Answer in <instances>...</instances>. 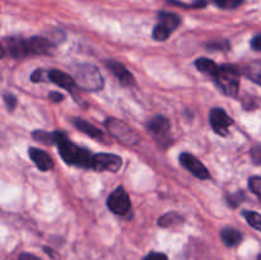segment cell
Listing matches in <instances>:
<instances>
[{"mask_svg":"<svg viewBox=\"0 0 261 260\" xmlns=\"http://www.w3.org/2000/svg\"><path fill=\"white\" fill-rule=\"evenodd\" d=\"M18 260H41V259H38L37 256H35V255H32V254L23 252V254L19 255V259Z\"/></svg>","mask_w":261,"mask_h":260,"instance_id":"d6a6232c","label":"cell"},{"mask_svg":"<svg viewBox=\"0 0 261 260\" xmlns=\"http://www.w3.org/2000/svg\"><path fill=\"white\" fill-rule=\"evenodd\" d=\"M195 66L198 68L199 71H201V73L204 74H208V75L214 78V76L217 75V73H218L219 66L221 65L216 64L213 60H211V59L199 58L198 60L195 61Z\"/></svg>","mask_w":261,"mask_h":260,"instance_id":"ac0fdd59","label":"cell"},{"mask_svg":"<svg viewBox=\"0 0 261 260\" xmlns=\"http://www.w3.org/2000/svg\"><path fill=\"white\" fill-rule=\"evenodd\" d=\"M208 47L211 48V50H227L228 48V43L227 42H213L211 43V45H208Z\"/></svg>","mask_w":261,"mask_h":260,"instance_id":"f546056e","label":"cell"},{"mask_svg":"<svg viewBox=\"0 0 261 260\" xmlns=\"http://www.w3.org/2000/svg\"><path fill=\"white\" fill-rule=\"evenodd\" d=\"M251 47L256 51H261V35L255 36L251 40Z\"/></svg>","mask_w":261,"mask_h":260,"instance_id":"4dcf8cb0","label":"cell"},{"mask_svg":"<svg viewBox=\"0 0 261 260\" xmlns=\"http://www.w3.org/2000/svg\"><path fill=\"white\" fill-rule=\"evenodd\" d=\"M122 160L116 154H109V153H99L94 154L92 158L91 168L94 171H109V172H117L121 168Z\"/></svg>","mask_w":261,"mask_h":260,"instance_id":"5b68a950","label":"cell"},{"mask_svg":"<svg viewBox=\"0 0 261 260\" xmlns=\"http://www.w3.org/2000/svg\"><path fill=\"white\" fill-rule=\"evenodd\" d=\"M8 54L14 59H22L30 55L27 40L20 37H7L3 41V55Z\"/></svg>","mask_w":261,"mask_h":260,"instance_id":"ba28073f","label":"cell"},{"mask_svg":"<svg viewBox=\"0 0 261 260\" xmlns=\"http://www.w3.org/2000/svg\"><path fill=\"white\" fill-rule=\"evenodd\" d=\"M73 124L76 129L81 130L82 133L87 134L88 137H92L94 138V139H98V140L103 139V133H102V130H99L98 127H96L94 125H92L91 122L86 121V120L74 119Z\"/></svg>","mask_w":261,"mask_h":260,"instance_id":"9a60e30c","label":"cell"},{"mask_svg":"<svg viewBox=\"0 0 261 260\" xmlns=\"http://www.w3.org/2000/svg\"><path fill=\"white\" fill-rule=\"evenodd\" d=\"M214 4L221 9H234L244 3V0H213Z\"/></svg>","mask_w":261,"mask_h":260,"instance_id":"603a6c76","label":"cell"},{"mask_svg":"<svg viewBox=\"0 0 261 260\" xmlns=\"http://www.w3.org/2000/svg\"><path fill=\"white\" fill-rule=\"evenodd\" d=\"M249 188L254 194H256L261 200V177L260 176H254L249 180Z\"/></svg>","mask_w":261,"mask_h":260,"instance_id":"d4e9b609","label":"cell"},{"mask_svg":"<svg viewBox=\"0 0 261 260\" xmlns=\"http://www.w3.org/2000/svg\"><path fill=\"white\" fill-rule=\"evenodd\" d=\"M48 97H50L51 101H54V102H61L64 99L63 94L58 93V92H51V93L48 94Z\"/></svg>","mask_w":261,"mask_h":260,"instance_id":"1f68e13d","label":"cell"},{"mask_svg":"<svg viewBox=\"0 0 261 260\" xmlns=\"http://www.w3.org/2000/svg\"><path fill=\"white\" fill-rule=\"evenodd\" d=\"M252 162L256 165H261V145H255L251 149Z\"/></svg>","mask_w":261,"mask_h":260,"instance_id":"4316f807","label":"cell"},{"mask_svg":"<svg viewBox=\"0 0 261 260\" xmlns=\"http://www.w3.org/2000/svg\"><path fill=\"white\" fill-rule=\"evenodd\" d=\"M158 24L163 25L166 30H168L172 33L181 24V18L177 14H175V13L161 12L158 14Z\"/></svg>","mask_w":261,"mask_h":260,"instance_id":"2e32d148","label":"cell"},{"mask_svg":"<svg viewBox=\"0 0 261 260\" xmlns=\"http://www.w3.org/2000/svg\"><path fill=\"white\" fill-rule=\"evenodd\" d=\"M33 138L36 140L45 144H55V133H47L43 130H37L33 133Z\"/></svg>","mask_w":261,"mask_h":260,"instance_id":"7402d4cb","label":"cell"},{"mask_svg":"<svg viewBox=\"0 0 261 260\" xmlns=\"http://www.w3.org/2000/svg\"><path fill=\"white\" fill-rule=\"evenodd\" d=\"M107 68L110 69V71H111L115 76H117L120 83H122L124 86H132V84L134 83V76H133V74L125 68V65H122L119 61H107Z\"/></svg>","mask_w":261,"mask_h":260,"instance_id":"8fae6325","label":"cell"},{"mask_svg":"<svg viewBox=\"0 0 261 260\" xmlns=\"http://www.w3.org/2000/svg\"><path fill=\"white\" fill-rule=\"evenodd\" d=\"M242 216L246 218V221L249 222V224L251 227H254L255 229L261 232V214L256 213V212H251V211H245L242 213Z\"/></svg>","mask_w":261,"mask_h":260,"instance_id":"44dd1931","label":"cell"},{"mask_svg":"<svg viewBox=\"0 0 261 260\" xmlns=\"http://www.w3.org/2000/svg\"><path fill=\"white\" fill-rule=\"evenodd\" d=\"M182 221L180 214L175 213V212H170V213L165 214L160 218V226L161 227H171L176 223H180Z\"/></svg>","mask_w":261,"mask_h":260,"instance_id":"ffe728a7","label":"cell"},{"mask_svg":"<svg viewBox=\"0 0 261 260\" xmlns=\"http://www.w3.org/2000/svg\"><path fill=\"white\" fill-rule=\"evenodd\" d=\"M240 76L241 74H240L239 68L234 65H221L218 73L213 79L224 94L234 97L239 93Z\"/></svg>","mask_w":261,"mask_h":260,"instance_id":"3957f363","label":"cell"},{"mask_svg":"<svg viewBox=\"0 0 261 260\" xmlns=\"http://www.w3.org/2000/svg\"><path fill=\"white\" fill-rule=\"evenodd\" d=\"M209 121H211L212 129L214 130V133H217L218 135H224L228 134V129L233 121L229 117V115L224 111L223 109H213L209 114Z\"/></svg>","mask_w":261,"mask_h":260,"instance_id":"52a82bcc","label":"cell"},{"mask_svg":"<svg viewBox=\"0 0 261 260\" xmlns=\"http://www.w3.org/2000/svg\"><path fill=\"white\" fill-rule=\"evenodd\" d=\"M180 162L186 170L190 171L194 176H196L200 180H206V178L211 177V173H209L208 168L198 158L190 154V153H182L180 155Z\"/></svg>","mask_w":261,"mask_h":260,"instance_id":"9c48e42d","label":"cell"},{"mask_svg":"<svg viewBox=\"0 0 261 260\" xmlns=\"http://www.w3.org/2000/svg\"><path fill=\"white\" fill-rule=\"evenodd\" d=\"M222 241L224 242V245H227L228 247L237 246V245L241 244L242 241V233L239 229L231 228V227H227V228L222 229L221 232Z\"/></svg>","mask_w":261,"mask_h":260,"instance_id":"e0dca14e","label":"cell"},{"mask_svg":"<svg viewBox=\"0 0 261 260\" xmlns=\"http://www.w3.org/2000/svg\"><path fill=\"white\" fill-rule=\"evenodd\" d=\"M4 102L5 105H7L8 110L12 111V110L15 107V105H17V98H15V96H13V94H5Z\"/></svg>","mask_w":261,"mask_h":260,"instance_id":"83f0119b","label":"cell"},{"mask_svg":"<svg viewBox=\"0 0 261 260\" xmlns=\"http://www.w3.org/2000/svg\"><path fill=\"white\" fill-rule=\"evenodd\" d=\"M148 129L153 135L158 138H165L170 132V122L163 116H154L148 122Z\"/></svg>","mask_w":261,"mask_h":260,"instance_id":"5bb4252c","label":"cell"},{"mask_svg":"<svg viewBox=\"0 0 261 260\" xmlns=\"http://www.w3.org/2000/svg\"><path fill=\"white\" fill-rule=\"evenodd\" d=\"M47 81L69 92H74L78 88L74 76H70L69 74L60 70H56V69H51V70L47 71Z\"/></svg>","mask_w":261,"mask_h":260,"instance_id":"30bf717a","label":"cell"},{"mask_svg":"<svg viewBox=\"0 0 261 260\" xmlns=\"http://www.w3.org/2000/svg\"><path fill=\"white\" fill-rule=\"evenodd\" d=\"M171 32L168 30H166L163 25L161 24H155L154 30H153V38H154L155 41H165L167 40L168 37H170Z\"/></svg>","mask_w":261,"mask_h":260,"instance_id":"cb8c5ba5","label":"cell"},{"mask_svg":"<svg viewBox=\"0 0 261 260\" xmlns=\"http://www.w3.org/2000/svg\"><path fill=\"white\" fill-rule=\"evenodd\" d=\"M245 75L261 86V63H252L245 69Z\"/></svg>","mask_w":261,"mask_h":260,"instance_id":"d6986e66","label":"cell"},{"mask_svg":"<svg viewBox=\"0 0 261 260\" xmlns=\"http://www.w3.org/2000/svg\"><path fill=\"white\" fill-rule=\"evenodd\" d=\"M47 79V71L42 70V69H37L32 73L31 75V81L35 82V83H38V82H43Z\"/></svg>","mask_w":261,"mask_h":260,"instance_id":"484cf974","label":"cell"},{"mask_svg":"<svg viewBox=\"0 0 261 260\" xmlns=\"http://www.w3.org/2000/svg\"><path fill=\"white\" fill-rule=\"evenodd\" d=\"M143 260H168L167 256L162 252H149Z\"/></svg>","mask_w":261,"mask_h":260,"instance_id":"f1b7e54d","label":"cell"},{"mask_svg":"<svg viewBox=\"0 0 261 260\" xmlns=\"http://www.w3.org/2000/svg\"><path fill=\"white\" fill-rule=\"evenodd\" d=\"M27 47L30 55H41L50 51L51 42L45 37H31L27 40Z\"/></svg>","mask_w":261,"mask_h":260,"instance_id":"4fadbf2b","label":"cell"},{"mask_svg":"<svg viewBox=\"0 0 261 260\" xmlns=\"http://www.w3.org/2000/svg\"><path fill=\"white\" fill-rule=\"evenodd\" d=\"M259 260H261V255H260V256H259Z\"/></svg>","mask_w":261,"mask_h":260,"instance_id":"836d02e7","label":"cell"},{"mask_svg":"<svg viewBox=\"0 0 261 260\" xmlns=\"http://www.w3.org/2000/svg\"><path fill=\"white\" fill-rule=\"evenodd\" d=\"M105 125H106L107 130L111 133L112 137L116 138L119 142L124 143L126 145H135L139 143V134L125 122L120 121L117 119H107Z\"/></svg>","mask_w":261,"mask_h":260,"instance_id":"277c9868","label":"cell"},{"mask_svg":"<svg viewBox=\"0 0 261 260\" xmlns=\"http://www.w3.org/2000/svg\"><path fill=\"white\" fill-rule=\"evenodd\" d=\"M28 154H30L31 160L35 162V165L40 168L41 171H48L54 167L53 158L45 152L38 148H30L28 149Z\"/></svg>","mask_w":261,"mask_h":260,"instance_id":"7c38bea8","label":"cell"},{"mask_svg":"<svg viewBox=\"0 0 261 260\" xmlns=\"http://www.w3.org/2000/svg\"><path fill=\"white\" fill-rule=\"evenodd\" d=\"M107 206H109L110 211L114 212L115 214H119V216L126 214L130 211V208H132L130 198L124 188L120 186L110 194L109 199H107Z\"/></svg>","mask_w":261,"mask_h":260,"instance_id":"8992f818","label":"cell"},{"mask_svg":"<svg viewBox=\"0 0 261 260\" xmlns=\"http://www.w3.org/2000/svg\"><path fill=\"white\" fill-rule=\"evenodd\" d=\"M55 144L58 145L61 158L68 165L91 168L93 155L87 149H83V148L78 147L73 142H70L66 134H64L63 132H55Z\"/></svg>","mask_w":261,"mask_h":260,"instance_id":"6da1fadb","label":"cell"},{"mask_svg":"<svg viewBox=\"0 0 261 260\" xmlns=\"http://www.w3.org/2000/svg\"><path fill=\"white\" fill-rule=\"evenodd\" d=\"M78 88L84 91H99L103 87V78L98 69L91 64L78 65L74 74Z\"/></svg>","mask_w":261,"mask_h":260,"instance_id":"7a4b0ae2","label":"cell"}]
</instances>
